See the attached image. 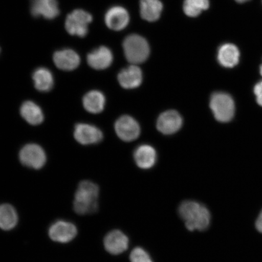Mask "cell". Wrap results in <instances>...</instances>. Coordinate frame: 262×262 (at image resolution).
I'll return each mask as SVG.
<instances>
[{"label":"cell","mask_w":262,"mask_h":262,"mask_svg":"<svg viewBox=\"0 0 262 262\" xmlns=\"http://www.w3.org/2000/svg\"><path fill=\"white\" fill-rule=\"evenodd\" d=\"M93 20L90 13L83 9H75L66 18L65 29L71 35L83 38L88 35L89 26Z\"/></svg>","instance_id":"277c9868"},{"label":"cell","mask_w":262,"mask_h":262,"mask_svg":"<svg viewBox=\"0 0 262 262\" xmlns=\"http://www.w3.org/2000/svg\"><path fill=\"white\" fill-rule=\"evenodd\" d=\"M254 93L256 96L257 102L262 106V81L258 82L254 88Z\"/></svg>","instance_id":"484cf974"},{"label":"cell","mask_w":262,"mask_h":262,"mask_svg":"<svg viewBox=\"0 0 262 262\" xmlns=\"http://www.w3.org/2000/svg\"><path fill=\"white\" fill-rule=\"evenodd\" d=\"M19 111L26 122L31 125H39L44 121L45 117L41 108L34 101H25L21 104Z\"/></svg>","instance_id":"d6986e66"},{"label":"cell","mask_w":262,"mask_h":262,"mask_svg":"<svg viewBox=\"0 0 262 262\" xmlns=\"http://www.w3.org/2000/svg\"><path fill=\"white\" fill-rule=\"evenodd\" d=\"M143 75L140 69L136 64L124 69L118 75L119 83L125 89H134L142 84Z\"/></svg>","instance_id":"2e32d148"},{"label":"cell","mask_w":262,"mask_h":262,"mask_svg":"<svg viewBox=\"0 0 262 262\" xmlns=\"http://www.w3.org/2000/svg\"><path fill=\"white\" fill-rule=\"evenodd\" d=\"M210 107L215 119L219 122H230L234 117L235 104L229 94L225 93L213 94L210 99Z\"/></svg>","instance_id":"5b68a950"},{"label":"cell","mask_w":262,"mask_h":262,"mask_svg":"<svg viewBox=\"0 0 262 262\" xmlns=\"http://www.w3.org/2000/svg\"><path fill=\"white\" fill-rule=\"evenodd\" d=\"M18 222V213L14 206L8 204L0 205V228L5 231L11 230Z\"/></svg>","instance_id":"603a6c76"},{"label":"cell","mask_w":262,"mask_h":262,"mask_svg":"<svg viewBox=\"0 0 262 262\" xmlns=\"http://www.w3.org/2000/svg\"><path fill=\"white\" fill-rule=\"evenodd\" d=\"M137 165L143 169H149L157 161V153L155 148L150 145H143L137 147L134 155Z\"/></svg>","instance_id":"ac0fdd59"},{"label":"cell","mask_w":262,"mask_h":262,"mask_svg":"<svg viewBox=\"0 0 262 262\" xmlns=\"http://www.w3.org/2000/svg\"><path fill=\"white\" fill-rule=\"evenodd\" d=\"M32 79L36 89L42 93H47L54 87L53 74L47 68L41 67L36 69L32 74Z\"/></svg>","instance_id":"ffe728a7"},{"label":"cell","mask_w":262,"mask_h":262,"mask_svg":"<svg viewBox=\"0 0 262 262\" xmlns=\"http://www.w3.org/2000/svg\"><path fill=\"white\" fill-rule=\"evenodd\" d=\"M179 214L190 231L206 230L211 222V214L204 205L194 201H183Z\"/></svg>","instance_id":"6da1fadb"},{"label":"cell","mask_w":262,"mask_h":262,"mask_svg":"<svg viewBox=\"0 0 262 262\" xmlns=\"http://www.w3.org/2000/svg\"><path fill=\"white\" fill-rule=\"evenodd\" d=\"M100 189L96 183L83 180L78 186L73 202L74 210L77 214H94L98 208Z\"/></svg>","instance_id":"7a4b0ae2"},{"label":"cell","mask_w":262,"mask_h":262,"mask_svg":"<svg viewBox=\"0 0 262 262\" xmlns=\"http://www.w3.org/2000/svg\"><path fill=\"white\" fill-rule=\"evenodd\" d=\"M78 233L77 228L73 223L58 221L49 229V236L58 243L67 244L73 241Z\"/></svg>","instance_id":"52a82bcc"},{"label":"cell","mask_w":262,"mask_h":262,"mask_svg":"<svg viewBox=\"0 0 262 262\" xmlns=\"http://www.w3.org/2000/svg\"><path fill=\"white\" fill-rule=\"evenodd\" d=\"M240 54L238 48L235 45H222L218 49L219 63L225 68H233L238 63Z\"/></svg>","instance_id":"e0dca14e"},{"label":"cell","mask_w":262,"mask_h":262,"mask_svg":"<svg viewBox=\"0 0 262 262\" xmlns=\"http://www.w3.org/2000/svg\"><path fill=\"white\" fill-rule=\"evenodd\" d=\"M163 11V4L160 0H140V14L150 22L158 20Z\"/></svg>","instance_id":"7402d4cb"},{"label":"cell","mask_w":262,"mask_h":262,"mask_svg":"<svg viewBox=\"0 0 262 262\" xmlns=\"http://www.w3.org/2000/svg\"><path fill=\"white\" fill-rule=\"evenodd\" d=\"M129 238L120 230H113L107 233L104 238V248L108 253L119 255L126 251L129 247Z\"/></svg>","instance_id":"7c38bea8"},{"label":"cell","mask_w":262,"mask_h":262,"mask_svg":"<svg viewBox=\"0 0 262 262\" xmlns=\"http://www.w3.org/2000/svg\"><path fill=\"white\" fill-rule=\"evenodd\" d=\"M74 136L78 143L83 145H93L101 142L103 133L97 127L87 123H78L75 126Z\"/></svg>","instance_id":"9c48e42d"},{"label":"cell","mask_w":262,"mask_h":262,"mask_svg":"<svg viewBox=\"0 0 262 262\" xmlns=\"http://www.w3.org/2000/svg\"><path fill=\"white\" fill-rule=\"evenodd\" d=\"M113 61V55L110 49L106 47H100L87 55V62L94 70H103L109 68Z\"/></svg>","instance_id":"9a60e30c"},{"label":"cell","mask_w":262,"mask_h":262,"mask_svg":"<svg viewBox=\"0 0 262 262\" xmlns=\"http://www.w3.org/2000/svg\"><path fill=\"white\" fill-rule=\"evenodd\" d=\"M31 13L34 17L54 19L60 14L57 0H31Z\"/></svg>","instance_id":"30bf717a"},{"label":"cell","mask_w":262,"mask_h":262,"mask_svg":"<svg viewBox=\"0 0 262 262\" xmlns=\"http://www.w3.org/2000/svg\"><path fill=\"white\" fill-rule=\"evenodd\" d=\"M130 262H154L147 252L141 247H136L131 252Z\"/></svg>","instance_id":"d4e9b609"},{"label":"cell","mask_w":262,"mask_h":262,"mask_svg":"<svg viewBox=\"0 0 262 262\" xmlns=\"http://www.w3.org/2000/svg\"><path fill=\"white\" fill-rule=\"evenodd\" d=\"M129 15L127 10L121 6H114L107 10L104 21L108 28L116 31H122L129 22Z\"/></svg>","instance_id":"4fadbf2b"},{"label":"cell","mask_w":262,"mask_h":262,"mask_svg":"<svg viewBox=\"0 0 262 262\" xmlns=\"http://www.w3.org/2000/svg\"><path fill=\"white\" fill-rule=\"evenodd\" d=\"M54 63L59 70L72 71L77 69L81 63L79 54L72 49H63L55 52Z\"/></svg>","instance_id":"8fae6325"},{"label":"cell","mask_w":262,"mask_h":262,"mask_svg":"<svg viewBox=\"0 0 262 262\" xmlns=\"http://www.w3.org/2000/svg\"><path fill=\"white\" fill-rule=\"evenodd\" d=\"M124 55L129 62L133 64L143 63L148 58L150 48L148 42L137 34L127 36L123 41Z\"/></svg>","instance_id":"3957f363"},{"label":"cell","mask_w":262,"mask_h":262,"mask_svg":"<svg viewBox=\"0 0 262 262\" xmlns=\"http://www.w3.org/2000/svg\"><path fill=\"white\" fill-rule=\"evenodd\" d=\"M115 130L118 137L124 142H132L138 138L140 134L138 122L128 116L121 117L117 120L115 124Z\"/></svg>","instance_id":"ba28073f"},{"label":"cell","mask_w":262,"mask_h":262,"mask_svg":"<svg viewBox=\"0 0 262 262\" xmlns=\"http://www.w3.org/2000/svg\"><path fill=\"white\" fill-rule=\"evenodd\" d=\"M255 225H256L257 230L262 233V211L260 215H258Z\"/></svg>","instance_id":"4316f807"},{"label":"cell","mask_w":262,"mask_h":262,"mask_svg":"<svg viewBox=\"0 0 262 262\" xmlns=\"http://www.w3.org/2000/svg\"><path fill=\"white\" fill-rule=\"evenodd\" d=\"M260 74L261 75V76H262V64L260 66Z\"/></svg>","instance_id":"f1b7e54d"},{"label":"cell","mask_w":262,"mask_h":262,"mask_svg":"<svg viewBox=\"0 0 262 262\" xmlns=\"http://www.w3.org/2000/svg\"><path fill=\"white\" fill-rule=\"evenodd\" d=\"M0 53H1V48H0Z\"/></svg>","instance_id":"f546056e"},{"label":"cell","mask_w":262,"mask_h":262,"mask_svg":"<svg viewBox=\"0 0 262 262\" xmlns=\"http://www.w3.org/2000/svg\"><path fill=\"white\" fill-rule=\"evenodd\" d=\"M106 98L100 91L88 92L83 98V105L88 113L98 114L102 112L105 106Z\"/></svg>","instance_id":"44dd1931"},{"label":"cell","mask_w":262,"mask_h":262,"mask_svg":"<svg viewBox=\"0 0 262 262\" xmlns=\"http://www.w3.org/2000/svg\"><path fill=\"white\" fill-rule=\"evenodd\" d=\"M19 161L29 168L40 169L45 165L47 157L45 150L37 144L29 143L19 153Z\"/></svg>","instance_id":"8992f818"},{"label":"cell","mask_w":262,"mask_h":262,"mask_svg":"<svg viewBox=\"0 0 262 262\" xmlns=\"http://www.w3.org/2000/svg\"><path fill=\"white\" fill-rule=\"evenodd\" d=\"M209 8V0H185L183 4V11L190 17H196Z\"/></svg>","instance_id":"cb8c5ba5"},{"label":"cell","mask_w":262,"mask_h":262,"mask_svg":"<svg viewBox=\"0 0 262 262\" xmlns=\"http://www.w3.org/2000/svg\"><path fill=\"white\" fill-rule=\"evenodd\" d=\"M235 1L238 3H245L250 1V0H235Z\"/></svg>","instance_id":"83f0119b"},{"label":"cell","mask_w":262,"mask_h":262,"mask_svg":"<svg viewBox=\"0 0 262 262\" xmlns=\"http://www.w3.org/2000/svg\"><path fill=\"white\" fill-rule=\"evenodd\" d=\"M182 118L175 111H168L162 113L157 120V129L165 135H171L178 132L182 127Z\"/></svg>","instance_id":"5bb4252c"}]
</instances>
